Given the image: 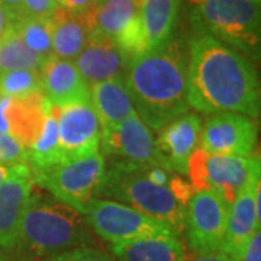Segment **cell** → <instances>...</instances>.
I'll return each instance as SVG.
<instances>
[{
  "label": "cell",
  "instance_id": "cell-1",
  "mask_svg": "<svg viewBox=\"0 0 261 261\" xmlns=\"http://www.w3.org/2000/svg\"><path fill=\"white\" fill-rule=\"evenodd\" d=\"M187 102L206 115L260 116V80L250 58L205 34L189 42Z\"/></svg>",
  "mask_w": 261,
  "mask_h": 261
},
{
  "label": "cell",
  "instance_id": "cell-2",
  "mask_svg": "<svg viewBox=\"0 0 261 261\" xmlns=\"http://www.w3.org/2000/svg\"><path fill=\"white\" fill-rule=\"evenodd\" d=\"M123 80L134 111L149 129L159 132L190 109L187 53L178 39L171 38L166 44L134 57Z\"/></svg>",
  "mask_w": 261,
  "mask_h": 261
},
{
  "label": "cell",
  "instance_id": "cell-3",
  "mask_svg": "<svg viewBox=\"0 0 261 261\" xmlns=\"http://www.w3.org/2000/svg\"><path fill=\"white\" fill-rule=\"evenodd\" d=\"M93 244L94 233L80 211L57 199L31 195L10 254L20 261H48Z\"/></svg>",
  "mask_w": 261,
  "mask_h": 261
},
{
  "label": "cell",
  "instance_id": "cell-4",
  "mask_svg": "<svg viewBox=\"0 0 261 261\" xmlns=\"http://www.w3.org/2000/svg\"><path fill=\"white\" fill-rule=\"evenodd\" d=\"M93 197L119 202L168 225L177 237L185 233V207L171 195L170 189L154 185L145 173V166L129 161H113L105 168Z\"/></svg>",
  "mask_w": 261,
  "mask_h": 261
},
{
  "label": "cell",
  "instance_id": "cell-5",
  "mask_svg": "<svg viewBox=\"0 0 261 261\" xmlns=\"http://www.w3.org/2000/svg\"><path fill=\"white\" fill-rule=\"evenodd\" d=\"M190 19L196 34L216 38L247 58H258L261 0H199Z\"/></svg>",
  "mask_w": 261,
  "mask_h": 261
},
{
  "label": "cell",
  "instance_id": "cell-6",
  "mask_svg": "<svg viewBox=\"0 0 261 261\" xmlns=\"http://www.w3.org/2000/svg\"><path fill=\"white\" fill-rule=\"evenodd\" d=\"M82 214L94 235L111 245L147 237L176 235L168 225L109 199L92 197Z\"/></svg>",
  "mask_w": 261,
  "mask_h": 261
},
{
  "label": "cell",
  "instance_id": "cell-7",
  "mask_svg": "<svg viewBox=\"0 0 261 261\" xmlns=\"http://www.w3.org/2000/svg\"><path fill=\"white\" fill-rule=\"evenodd\" d=\"M105 168V157L96 151L79 159L63 160L53 167L31 174L34 183L45 187L58 202L82 212L94 196Z\"/></svg>",
  "mask_w": 261,
  "mask_h": 261
},
{
  "label": "cell",
  "instance_id": "cell-8",
  "mask_svg": "<svg viewBox=\"0 0 261 261\" xmlns=\"http://www.w3.org/2000/svg\"><path fill=\"white\" fill-rule=\"evenodd\" d=\"M258 167L260 159L254 155H222L197 148L187 161L186 176L195 192L214 189L231 205L238 190Z\"/></svg>",
  "mask_w": 261,
  "mask_h": 261
},
{
  "label": "cell",
  "instance_id": "cell-9",
  "mask_svg": "<svg viewBox=\"0 0 261 261\" xmlns=\"http://www.w3.org/2000/svg\"><path fill=\"white\" fill-rule=\"evenodd\" d=\"M141 5L142 0H100L83 16L90 34L111 38L132 60L147 51Z\"/></svg>",
  "mask_w": 261,
  "mask_h": 261
},
{
  "label": "cell",
  "instance_id": "cell-10",
  "mask_svg": "<svg viewBox=\"0 0 261 261\" xmlns=\"http://www.w3.org/2000/svg\"><path fill=\"white\" fill-rule=\"evenodd\" d=\"M229 203L214 189L195 192L185 209V233L193 254L221 252Z\"/></svg>",
  "mask_w": 261,
  "mask_h": 261
},
{
  "label": "cell",
  "instance_id": "cell-11",
  "mask_svg": "<svg viewBox=\"0 0 261 261\" xmlns=\"http://www.w3.org/2000/svg\"><path fill=\"white\" fill-rule=\"evenodd\" d=\"M63 160L79 159L100 148L102 129L90 100L56 108Z\"/></svg>",
  "mask_w": 261,
  "mask_h": 261
},
{
  "label": "cell",
  "instance_id": "cell-12",
  "mask_svg": "<svg viewBox=\"0 0 261 261\" xmlns=\"http://www.w3.org/2000/svg\"><path fill=\"white\" fill-rule=\"evenodd\" d=\"M257 144V126L241 113L211 115L202 125L200 148L211 154L250 157Z\"/></svg>",
  "mask_w": 261,
  "mask_h": 261
},
{
  "label": "cell",
  "instance_id": "cell-13",
  "mask_svg": "<svg viewBox=\"0 0 261 261\" xmlns=\"http://www.w3.org/2000/svg\"><path fill=\"white\" fill-rule=\"evenodd\" d=\"M100 144L106 154L116 155L123 161L163 167L151 129L135 111L112 129L102 130Z\"/></svg>",
  "mask_w": 261,
  "mask_h": 261
},
{
  "label": "cell",
  "instance_id": "cell-14",
  "mask_svg": "<svg viewBox=\"0 0 261 261\" xmlns=\"http://www.w3.org/2000/svg\"><path fill=\"white\" fill-rule=\"evenodd\" d=\"M261 167L255 168L229 205L226 232L221 252L231 260L240 261L244 247L255 231L260 229L261 221L255 215V193L261 187Z\"/></svg>",
  "mask_w": 261,
  "mask_h": 261
},
{
  "label": "cell",
  "instance_id": "cell-15",
  "mask_svg": "<svg viewBox=\"0 0 261 261\" xmlns=\"http://www.w3.org/2000/svg\"><path fill=\"white\" fill-rule=\"evenodd\" d=\"M202 119L187 112L159 130L155 148L161 166L170 173L186 176L187 161L200 144Z\"/></svg>",
  "mask_w": 261,
  "mask_h": 261
},
{
  "label": "cell",
  "instance_id": "cell-16",
  "mask_svg": "<svg viewBox=\"0 0 261 261\" xmlns=\"http://www.w3.org/2000/svg\"><path fill=\"white\" fill-rule=\"evenodd\" d=\"M49 102L44 93L23 97H0V134H6L28 147L42 130Z\"/></svg>",
  "mask_w": 261,
  "mask_h": 261
},
{
  "label": "cell",
  "instance_id": "cell-17",
  "mask_svg": "<svg viewBox=\"0 0 261 261\" xmlns=\"http://www.w3.org/2000/svg\"><path fill=\"white\" fill-rule=\"evenodd\" d=\"M130 58L111 38L90 34L86 47L74 58L80 75L89 86L123 77Z\"/></svg>",
  "mask_w": 261,
  "mask_h": 261
},
{
  "label": "cell",
  "instance_id": "cell-18",
  "mask_svg": "<svg viewBox=\"0 0 261 261\" xmlns=\"http://www.w3.org/2000/svg\"><path fill=\"white\" fill-rule=\"evenodd\" d=\"M32 185L34 178L28 166L0 183V250L8 254L16 241L20 218L32 195Z\"/></svg>",
  "mask_w": 261,
  "mask_h": 261
},
{
  "label": "cell",
  "instance_id": "cell-19",
  "mask_svg": "<svg viewBox=\"0 0 261 261\" xmlns=\"http://www.w3.org/2000/svg\"><path fill=\"white\" fill-rule=\"evenodd\" d=\"M39 74L42 80V93L53 106L61 108L90 100L89 84L80 75L74 61L49 57L41 65Z\"/></svg>",
  "mask_w": 261,
  "mask_h": 261
},
{
  "label": "cell",
  "instance_id": "cell-20",
  "mask_svg": "<svg viewBox=\"0 0 261 261\" xmlns=\"http://www.w3.org/2000/svg\"><path fill=\"white\" fill-rule=\"evenodd\" d=\"M90 102L100 123V129H112L134 112L123 77L89 86Z\"/></svg>",
  "mask_w": 261,
  "mask_h": 261
},
{
  "label": "cell",
  "instance_id": "cell-21",
  "mask_svg": "<svg viewBox=\"0 0 261 261\" xmlns=\"http://www.w3.org/2000/svg\"><path fill=\"white\" fill-rule=\"evenodd\" d=\"M116 261H185V248L177 235L147 237L111 245Z\"/></svg>",
  "mask_w": 261,
  "mask_h": 261
},
{
  "label": "cell",
  "instance_id": "cell-22",
  "mask_svg": "<svg viewBox=\"0 0 261 261\" xmlns=\"http://www.w3.org/2000/svg\"><path fill=\"white\" fill-rule=\"evenodd\" d=\"M49 20L53 28V56L74 61L90 37L84 16L58 6L49 16Z\"/></svg>",
  "mask_w": 261,
  "mask_h": 261
},
{
  "label": "cell",
  "instance_id": "cell-23",
  "mask_svg": "<svg viewBox=\"0 0 261 261\" xmlns=\"http://www.w3.org/2000/svg\"><path fill=\"white\" fill-rule=\"evenodd\" d=\"M181 0H142L141 22L147 49L157 48L173 38Z\"/></svg>",
  "mask_w": 261,
  "mask_h": 261
},
{
  "label": "cell",
  "instance_id": "cell-24",
  "mask_svg": "<svg viewBox=\"0 0 261 261\" xmlns=\"http://www.w3.org/2000/svg\"><path fill=\"white\" fill-rule=\"evenodd\" d=\"M60 161H63V155L58 144L56 106L49 103L42 130L37 140L28 147V167L34 174L56 166Z\"/></svg>",
  "mask_w": 261,
  "mask_h": 261
},
{
  "label": "cell",
  "instance_id": "cell-25",
  "mask_svg": "<svg viewBox=\"0 0 261 261\" xmlns=\"http://www.w3.org/2000/svg\"><path fill=\"white\" fill-rule=\"evenodd\" d=\"M42 63L44 60L25 45L15 25L0 41V71L39 70Z\"/></svg>",
  "mask_w": 261,
  "mask_h": 261
},
{
  "label": "cell",
  "instance_id": "cell-26",
  "mask_svg": "<svg viewBox=\"0 0 261 261\" xmlns=\"http://www.w3.org/2000/svg\"><path fill=\"white\" fill-rule=\"evenodd\" d=\"M15 27L25 45L44 61L53 57V28L49 18L20 15Z\"/></svg>",
  "mask_w": 261,
  "mask_h": 261
},
{
  "label": "cell",
  "instance_id": "cell-27",
  "mask_svg": "<svg viewBox=\"0 0 261 261\" xmlns=\"http://www.w3.org/2000/svg\"><path fill=\"white\" fill-rule=\"evenodd\" d=\"M34 93H42L39 70L0 71V97H23Z\"/></svg>",
  "mask_w": 261,
  "mask_h": 261
},
{
  "label": "cell",
  "instance_id": "cell-28",
  "mask_svg": "<svg viewBox=\"0 0 261 261\" xmlns=\"http://www.w3.org/2000/svg\"><path fill=\"white\" fill-rule=\"evenodd\" d=\"M0 164L2 166H28V149L13 137L0 134Z\"/></svg>",
  "mask_w": 261,
  "mask_h": 261
},
{
  "label": "cell",
  "instance_id": "cell-29",
  "mask_svg": "<svg viewBox=\"0 0 261 261\" xmlns=\"http://www.w3.org/2000/svg\"><path fill=\"white\" fill-rule=\"evenodd\" d=\"M48 261H116L109 252L94 247H82L60 254Z\"/></svg>",
  "mask_w": 261,
  "mask_h": 261
},
{
  "label": "cell",
  "instance_id": "cell-30",
  "mask_svg": "<svg viewBox=\"0 0 261 261\" xmlns=\"http://www.w3.org/2000/svg\"><path fill=\"white\" fill-rule=\"evenodd\" d=\"M23 2V15L49 18L58 8L57 0H22Z\"/></svg>",
  "mask_w": 261,
  "mask_h": 261
},
{
  "label": "cell",
  "instance_id": "cell-31",
  "mask_svg": "<svg viewBox=\"0 0 261 261\" xmlns=\"http://www.w3.org/2000/svg\"><path fill=\"white\" fill-rule=\"evenodd\" d=\"M240 261H261V232L260 229L252 233L244 247Z\"/></svg>",
  "mask_w": 261,
  "mask_h": 261
},
{
  "label": "cell",
  "instance_id": "cell-32",
  "mask_svg": "<svg viewBox=\"0 0 261 261\" xmlns=\"http://www.w3.org/2000/svg\"><path fill=\"white\" fill-rule=\"evenodd\" d=\"M60 8L77 15H84L94 6V0H57Z\"/></svg>",
  "mask_w": 261,
  "mask_h": 261
},
{
  "label": "cell",
  "instance_id": "cell-33",
  "mask_svg": "<svg viewBox=\"0 0 261 261\" xmlns=\"http://www.w3.org/2000/svg\"><path fill=\"white\" fill-rule=\"evenodd\" d=\"M16 16L0 2V41L8 35L12 27L15 25Z\"/></svg>",
  "mask_w": 261,
  "mask_h": 261
},
{
  "label": "cell",
  "instance_id": "cell-34",
  "mask_svg": "<svg viewBox=\"0 0 261 261\" xmlns=\"http://www.w3.org/2000/svg\"><path fill=\"white\" fill-rule=\"evenodd\" d=\"M185 261H233L224 252H214V254H192L186 255Z\"/></svg>",
  "mask_w": 261,
  "mask_h": 261
},
{
  "label": "cell",
  "instance_id": "cell-35",
  "mask_svg": "<svg viewBox=\"0 0 261 261\" xmlns=\"http://www.w3.org/2000/svg\"><path fill=\"white\" fill-rule=\"evenodd\" d=\"M8 9L16 16L19 18L20 15H23V2L22 0H0Z\"/></svg>",
  "mask_w": 261,
  "mask_h": 261
},
{
  "label": "cell",
  "instance_id": "cell-36",
  "mask_svg": "<svg viewBox=\"0 0 261 261\" xmlns=\"http://www.w3.org/2000/svg\"><path fill=\"white\" fill-rule=\"evenodd\" d=\"M23 166H27V164H19V166H2L0 164V183L5 181L6 178L15 176Z\"/></svg>",
  "mask_w": 261,
  "mask_h": 261
},
{
  "label": "cell",
  "instance_id": "cell-37",
  "mask_svg": "<svg viewBox=\"0 0 261 261\" xmlns=\"http://www.w3.org/2000/svg\"><path fill=\"white\" fill-rule=\"evenodd\" d=\"M0 261H13V258H12V255H9L8 252L0 250Z\"/></svg>",
  "mask_w": 261,
  "mask_h": 261
},
{
  "label": "cell",
  "instance_id": "cell-38",
  "mask_svg": "<svg viewBox=\"0 0 261 261\" xmlns=\"http://www.w3.org/2000/svg\"><path fill=\"white\" fill-rule=\"evenodd\" d=\"M97 2H100V0H94V5H96V3H97Z\"/></svg>",
  "mask_w": 261,
  "mask_h": 261
}]
</instances>
